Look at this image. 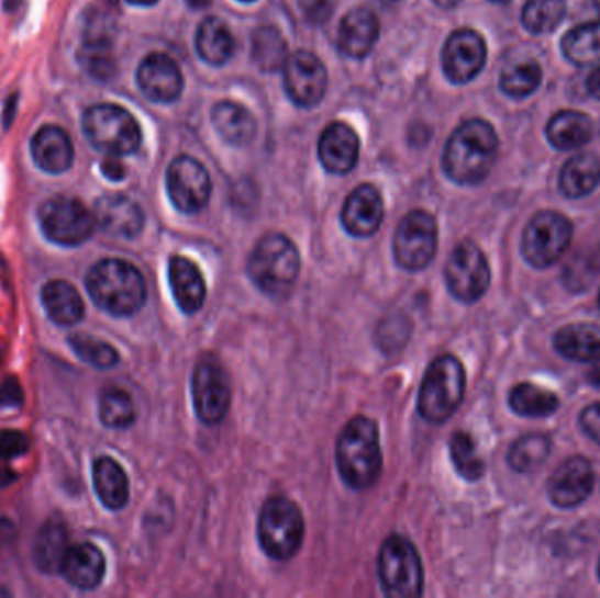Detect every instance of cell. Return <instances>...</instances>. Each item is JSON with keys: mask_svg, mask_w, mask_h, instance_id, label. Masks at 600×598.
<instances>
[{"mask_svg": "<svg viewBox=\"0 0 600 598\" xmlns=\"http://www.w3.org/2000/svg\"><path fill=\"white\" fill-rule=\"evenodd\" d=\"M549 451H552V441L543 433L520 437L509 450V467L520 474L537 471L548 460Z\"/></svg>", "mask_w": 600, "mask_h": 598, "instance_id": "obj_37", "label": "cell"}, {"mask_svg": "<svg viewBox=\"0 0 600 598\" xmlns=\"http://www.w3.org/2000/svg\"><path fill=\"white\" fill-rule=\"evenodd\" d=\"M102 172L109 180L120 181L125 176V167L118 160V157L109 155V158H105L104 162H102Z\"/></svg>", "mask_w": 600, "mask_h": 598, "instance_id": "obj_49", "label": "cell"}, {"mask_svg": "<svg viewBox=\"0 0 600 598\" xmlns=\"http://www.w3.org/2000/svg\"><path fill=\"white\" fill-rule=\"evenodd\" d=\"M597 574H599V579H600V560H599V568H597Z\"/></svg>", "mask_w": 600, "mask_h": 598, "instance_id": "obj_56", "label": "cell"}, {"mask_svg": "<svg viewBox=\"0 0 600 598\" xmlns=\"http://www.w3.org/2000/svg\"><path fill=\"white\" fill-rule=\"evenodd\" d=\"M379 35V22L369 9L358 8L343 18L337 35L341 53L349 58H364L375 48Z\"/></svg>", "mask_w": 600, "mask_h": 598, "instance_id": "obj_23", "label": "cell"}, {"mask_svg": "<svg viewBox=\"0 0 600 598\" xmlns=\"http://www.w3.org/2000/svg\"><path fill=\"white\" fill-rule=\"evenodd\" d=\"M187 4L193 9L208 8L211 4V0H187Z\"/></svg>", "mask_w": 600, "mask_h": 598, "instance_id": "obj_52", "label": "cell"}, {"mask_svg": "<svg viewBox=\"0 0 600 598\" xmlns=\"http://www.w3.org/2000/svg\"><path fill=\"white\" fill-rule=\"evenodd\" d=\"M93 485L100 503L111 511H120L129 504L131 489L129 477L120 463L109 456H100L93 463Z\"/></svg>", "mask_w": 600, "mask_h": 598, "instance_id": "obj_31", "label": "cell"}, {"mask_svg": "<svg viewBox=\"0 0 600 598\" xmlns=\"http://www.w3.org/2000/svg\"><path fill=\"white\" fill-rule=\"evenodd\" d=\"M193 407L205 425L222 424L231 409V380L216 360H200L192 377Z\"/></svg>", "mask_w": 600, "mask_h": 598, "instance_id": "obj_13", "label": "cell"}, {"mask_svg": "<svg viewBox=\"0 0 600 598\" xmlns=\"http://www.w3.org/2000/svg\"><path fill=\"white\" fill-rule=\"evenodd\" d=\"M196 46L202 60L211 66H223L234 55V35L220 18H205L197 31Z\"/></svg>", "mask_w": 600, "mask_h": 598, "instance_id": "obj_33", "label": "cell"}, {"mask_svg": "<svg viewBox=\"0 0 600 598\" xmlns=\"http://www.w3.org/2000/svg\"><path fill=\"white\" fill-rule=\"evenodd\" d=\"M62 574L79 590H93L102 583L105 574V558L102 551L93 544H79L70 548Z\"/></svg>", "mask_w": 600, "mask_h": 598, "instance_id": "obj_25", "label": "cell"}, {"mask_svg": "<svg viewBox=\"0 0 600 598\" xmlns=\"http://www.w3.org/2000/svg\"><path fill=\"white\" fill-rule=\"evenodd\" d=\"M241 2H253V0H241Z\"/></svg>", "mask_w": 600, "mask_h": 598, "instance_id": "obj_57", "label": "cell"}, {"mask_svg": "<svg viewBox=\"0 0 600 598\" xmlns=\"http://www.w3.org/2000/svg\"><path fill=\"white\" fill-rule=\"evenodd\" d=\"M287 93L300 108L320 104L326 92V70L322 60L309 52L293 53L284 67Z\"/></svg>", "mask_w": 600, "mask_h": 598, "instance_id": "obj_16", "label": "cell"}, {"mask_svg": "<svg viewBox=\"0 0 600 598\" xmlns=\"http://www.w3.org/2000/svg\"><path fill=\"white\" fill-rule=\"evenodd\" d=\"M449 453H452L453 465L464 479L478 481L479 477H484L485 462L479 456L475 441L469 433H453L452 441H449Z\"/></svg>", "mask_w": 600, "mask_h": 598, "instance_id": "obj_42", "label": "cell"}, {"mask_svg": "<svg viewBox=\"0 0 600 598\" xmlns=\"http://www.w3.org/2000/svg\"><path fill=\"white\" fill-rule=\"evenodd\" d=\"M335 460L349 488L367 489L375 485L384 469L378 425L366 416L349 419L337 439Z\"/></svg>", "mask_w": 600, "mask_h": 598, "instance_id": "obj_3", "label": "cell"}, {"mask_svg": "<svg viewBox=\"0 0 600 598\" xmlns=\"http://www.w3.org/2000/svg\"><path fill=\"white\" fill-rule=\"evenodd\" d=\"M69 533L66 524L52 520L43 524L34 544V562L41 573H62L69 553Z\"/></svg>", "mask_w": 600, "mask_h": 598, "instance_id": "obj_32", "label": "cell"}, {"mask_svg": "<svg viewBox=\"0 0 600 598\" xmlns=\"http://www.w3.org/2000/svg\"><path fill=\"white\" fill-rule=\"evenodd\" d=\"M460 0H435V4L441 5V8H453L457 5Z\"/></svg>", "mask_w": 600, "mask_h": 598, "instance_id": "obj_53", "label": "cell"}, {"mask_svg": "<svg viewBox=\"0 0 600 598\" xmlns=\"http://www.w3.org/2000/svg\"><path fill=\"white\" fill-rule=\"evenodd\" d=\"M126 2H131L134 5H153L157 4L158 0H126Z\"/></svg>", "mask_w": 600, "mask_h": 598, "instance_id": "obj_54", "label": "cell"}, {"mask_svg": "<svg viewBox=\"0 0 600 598\" xmlns=\"http://www.w3.org/2000/svg\"><path fill=\"white\" fill-rule=\"evenodd\" d=\"M299 5L309 22L320 25L334 13L335 0H299Z\"/></svg>", "mask_w": 600, "mask_h": 598, "instance_id": "obj_46", "label": "cell"}, {"mask_svg": "<svg viewBox=\"0 0 600 598\" xmlns=\"http://www.w3.org/2000/svg\"><path fill=\"white\" fill-rule=\"evenodd\" d=\"M379 582L387 597L414 598L423 591V565L413 542L390 535L378 558Z\"/></svg>", "mask_w": 600, "mask_h": 598, "instance_id": "obj_8", "label": "cell"}, {"mask_svg": "<svg viewBox=\"0 0 600 598\" xmlns=\"http://www.w3.org/2000/svg\"><path fill=\"white\" fill-rule=\"evenodd\" d=\"M573 223L557 211H541L523 230L522 255L535 269L557 263L573 240Z\"/></svg>", "mask_w": 600, "mask_h": 598, "instance_id": "obj_9", "label": "cell"}, {"mask_svg": "<svg viewBox=\"0 0 600 598\" xmlns=\"http://www.w3.org/2000/svg\"><path fill=\"white\" fill-rule=\"evenodd\" d=\"M464 394H466L464 365L457 357L443 354L426 369L418 394V410L429 424H444L460 407Z\"/></svg>", "mask_w": 600, "mask_h": 598, "instance_id": "obj_5", "label": "cell"}, {"mask_svg": "<svg viewBox=\"0 0 600 598\" xmlns=\"http://www.w3.org/2000/svg\"><path fill=\"white\" fill-rule=\"evenodd\" d=\"M93 216L97 227L109 236L134 239L143 232V210L125 195H104L99 199Z\"/></svg>", "mask_w": 600, "mask_h": 598, "instance_id": "obj_20", "label": "cell"}, {"mask_svg": "<svg viewBox=\"0 0 600 598\" xmlns=\"http://www.w3.org/2000/svg\"><path fill=\"white\" fill-rule=\"evenodd\" d=\"M543 69L535 60L516 61L500 75L502 92L513 99H525L540 88Z\"/></svg>", "mask_w": 600, "mask_h": 598, "instance_id": "obj_40", "label": "cell"}, {"mask_svg": "<svg viewBox=\"0 0 600 598\" xmlns=\"http://www.w3.org/2000/svg\"><path fill=\"white\" fill-rule=\"evenodd\" d=\"M31 151L37 167L49 174L69 171L75 160V148L69 136L55 125H46L35 134Z\"/></svg>", "mask_w": 600, "mask_h": 598, "instance_id": "obj_24", "label": "cell"}, {"mask_svg": "<svg viewBox=\"0 0 600 598\" xmlns=\"http://www.w3.org/2000/svg\"><path fill=\"white\" fill-rule=\"evenodd\" d=\"M41 297L49 318L60 327H73L84 318V298L67 281L53 280L44 284Z\"/></svg>", "mask_w": 600, "mask_h": 598, "instance_id": "obj_27", "label": "cell"}, {"mask_svg": "<svg viewBox=\"0 0 600 598\" xmlns=\"http://www.w3.org/2000/svg\"><path fill=\"white\" fill-rule=\"evenodd\" d=\"M546 137L560 151L578 149L593 137V122L581 111H560L546 125Z\"/></svg>", "mask_w": 600, "mask_h": 598, "instance_id": "obj_28", "label": "cell"}, {"mask_svg": "<svg viewBox=\"0 0 600 598\" xmlns=\"http://www.w3.org/2000/svg\"><path fill=\"white\" fill-rule=\"evenodd\" d=\"M566 13V0H526L522 23L531 34H552L564 22Z\"/></svg>", "mask_w": 600, "mask_h": 598, "instance_id": "obj_38", "label": "cell"}, {"mask_svg": "<svg viewBox=\"0 0 600 598\" xmlns=\"http://www.w3.org/2000/svg\"><path fill=\"white\" fill-rule=\"evenodd\" d=\"M84 131L92 146L113 157L134 154L141 146L140 123L120 105H92L84 114Z\"/></svg>", "mask_w": 600, "mask_h": 598, "instance_id": "obj_7", "label": "cell"}, {"mask_svg": "<svg viewBox=\"0 0 600 598\" xmlns=\"http://www.w3.org/2000/svg\"><path fill=\"white\" fill-rule=\"evenodd\" d=\"M252 57L264 72L284 70L288 60L287 41L275 26H260L253 32Z\"/></svg>", "mask_w": 600, "mask_h": 598, "instance_id": "obj_35", "label": "cell"}, {"mask_svg": "<svg viewBox=\"0 0 600 598\" xmlns=\"http://www.w3.org/2000/svg\"><path fill=\"white\" fill-rule=\"evenodd\" d=\"M596 483L592 463L584 456H570L562 462L548 481V495L560 509H573L590 497Z\"/></svg>", "mask_w": 600, "mask_h": 598, "instance_id": "obj_17", "label": "cell"}, {"mask_svg": "<svg viewBox=\"0 0 600 598\" xmlns=\"http://www.w3.org/2000/svg\"><path fill=\"white\" fill-rule=\"evenodd\" d=\"M141 92L153 102H173L184 92V75L169 55L152 53L137 69Z\"/></svg>", "mask_w": 600, "mask_h": 598, "instance_id": "obj_18", "label": "cell"}, {"mask_svg": "<svg viewBox=\"0 0 600 598\" xmlns=\"http://www.w3.org/2000/svg\"><path fill=\"white\" fill-rule=\"evenodd\" d=\"M116 11V0H96L85 16V44L113 46Z\"/></svg>", "mask_w": 600, "mask_h": 598, "instance_id": "obj_39", "label": "cell"}, {"mask_svg": "<svg viewBox=\"0 0 600 598\" xmlns=\"http://www.w3.org/2000/svg\"><path fill=\"white\" fill-rule=\"evenodd\" d=\"M437 251V223L426 211L405 214L393 237V257L404 271L418 272L432 262Z\"/></svg>", "mask_w": 600, "mask_h": 598, "instance_id": "obj_12", "label": "cell"}, {"mask_svg": "<svg viewBox=\"0 0 600 598\" xmlns=\"http://www.w3.org/2000/svg\"><path fill=\"white\" fill-rule=\"evenodd\" d=\"M579 425L584 428V432L587 433L592 441L600 444V402H596L592 406H588L587 409L579 416Z\"/></svg>", "mask_w": 600, "mask_h": 598, "instance_id": "obj_47", "label": "cell"}, {"mask_svg": "<svg viewBox=\"0 0 600 598\" xmlns=\"http://www.w3.org/2000/svg\"><path fill=\"white\" fill-rule=\"evenodd\" d=\"M553 345L564 359L584 363L600 362V327L597 325H567L555 334Z\"/></svg>", "mask_w": 600, "mask_h": 598, "instance_id": "obj_26", "label": "cell"}, {"mask_svg": "<svg viewBox=\"0 0 600 598\" xmlns=\"http://www.w3.org/2000/svg\"><path fill=\"white\" fill-rule=\"evenodd\" d=\"M81 64L97 79H109L114 75V60L111 46L102 44H84L81 49Z\"/></svg>", "mask_w": 600, "mask_h": 598, "instance_id": "obj_44", "label": "cell"}, {"mask_svg": "<svg viewBox=\"0 0 600 598\" xmlns=\"http://www.w3.org/2000/svg\"><path fill=\"white\" fill-rule=\"evenodd\" d=\"M499 151V137L485 120H467L453 132L444 148L443 169L449 180L475 187L487 180Z\"/></svg>", "mask_w": 600, "mask_h": 598, "instance_id": "obj_1", "label": "cell"}, {"mask_svg": "<svg viewBox=\"0 0 600 598\" xmlns=\"http://www.w3.org/2000/svg\"><path fill=\"white\" fill-rule=\"evenodd\" d=\"M169 281L176 304L185 315H196L202 309L205 302V281L199 267L188 258H170Z\"/></svg>", "mask_w": 600, "mask_h": 598, "instance_id": "obj_22", "label": "cell"}, {"mask_svg": "<svg viewBox=\"0 0 600 598\" xmlns=\"http://www.w3.org/2000/svg\"><path fill=\"white\" fill-rule=\"evenodd\" d=\"M258 541L270 558L290 560L304 541V516L290 498L270 497L258 516Z\"/></svg>", "mask_w": 600, "mask_h": 598, "instance_id": "obj_6", "label": "cell"}, {"mask_svg": "<svg viewBox=\"0 0 600 598\" xmlns=\"http://www.w3.org/2000/svg\"><path fill=\"white\" fill-rule=\"evenodd\" d=\"M588 381H590V385H593L596 388L600 390V368L588 372Z\"/></svg>", "mask_w": 600, "mask_h": 598, "instance_id": "obj_51", "label": "cell"}, {"mask_svg": "<svg viewBox=\"0 0 600 598\" xmlns=\"http://www.w3.org/2000/svg\"><path fill=\"white\" fill-rule=\"evenodd\" d=\"M246 271L253 284L267 297L285 298L299 278V251L284 234H267L249 255Z\"/></svg>", "mask_w": 600, "mask_h": 598, "instance_id": "obj_4", "label": "cell"}, {"mask_svg": "<svg viewBox=\"0 0 600 598\" xmlns=\"http://www.w3.org/2000/svg\"><path fill=\"white\" fill-rule=\"evenodd\" d=\"M99 415L100 421L108 428H129L135 421L134 400L125 390L105 388L100 394Z\"/></svg>", "mask_w": 600, "mask_h": 598, "instance_id": "obj_41", "label": "cell"}, {"mask_svg": "<svg viewBox=\"0 0 600 598\" xmlns=\"http://www.w3.org/2000/svg\"><path fill=\"white\" fill-rule=\"evenodd\" d=\"M509 406L516 415L525 418H546L557 413L560 400L549 390L540 388L532 383H520L509 394Z\"/></svg>", "mask_w": 600, "mask_h": 598, "instance_id": "obj_36", "label": "cell"}, {"mask_svg": "<svg viewBox=\"0 0 600 598\" xmlns=\"http://www.w3.org/2000/svg\"><path fill=\"white\" fill-rule=\"evenodd\" d=\"M384 199L373 184H362L349 193L341 211V222L349 236H375L384 222Z\"/></svg>", "mask_w": 600, "mask_h": 598, "instance_id": "obj_19", "label": "cell"}, {"mask_svg": "<svg viewBox=\"0 0 600 598\" xmlns=\"http://www.w3.org/2000/svg\"><path fill=\"white\" fill-rule=\"evenodd\" d=\"M87 290L100 309L118 318L135 315L148 297L140 269L118 258L100 260L88 271Z\"/></svg>", "mask_w": 600, "mask_h": 598, "instance_id": "obj_2", "label": "cell"}, {"mask_svg": "<svg viewBox=\"0 0 600 598\" xmlns=\"http://www.w3.org/2000/svg\"><path fill=\"white\" fill-rule=\"evenodd\" d=\"M40 223L44 236L66 248L87 242L97 227L96 216L84 202L64 195L48 199L41 205Z\"/></svg>", "mask_w": 600, "mask_h": 598, "instance_id": "obj_10", "label": "cell"}, {"mask_svg": "<svg viewBox=\"0 0 600 598\" xmlns=\"http://www.w3.org/2000/svg\"><path fill=\"white\" fill-rule=\"evenodd\" d=\"M600 183V160L596 155L581 154L569 158L558 176V189L567 199H584Z\"/></svg>", "mask_w": 600, "mask_h": 598, "instance_id": "obj_29", "label": "cell"}, {"mask_svg": "<svg viewBox=\"0 0 600 598\" xmlns=\"http://www.w3.org/2000/svg\"><path fill=\"white\" fill-rule=\"evenodd\" d=\"M444 280L458 302L475 304L490 289L492 272L484 251L473 240H464L453 249L444 267Z\"/></svg>", "mask_w": 600, "mask_h": 598, "instance_id": "obj_11", "label": "cell"}, {"mask_svg": "<svg viewBox=\"0 0 600 598\" xmlns=\"http://www.w3.org/2000/svg\"><path fill=\"white\" fill-rule=\"evenodd\" d=\"M29 451V437L18 430H4L0 433V459L11 460Z\"/></svg>", "mask_w": 600, "mask_h": 598, "instance_id": "obj_45", "label": "cell"}, {"mask_svg": "<svg viewBox=\"0 0 600 598\" xmlns=\"http://www.w3.org/2000/svg\"><path fill=\"white\" fill-rule=\"evenodd\" d=\"M599 306H600V292H599Z\"/></svg>", "mask_w": 600, "mask_h": 598, "instance_id": "obj_58", "label": "cell"}, {"mask_svg": "<svg viewBox=\"0 0 600 598\" xmlns=\"http://www.w3.org/2000/svg\"><path fill=\"white\" fill-rule=\"evenodd\" d=\"M213 123L218 134L232 146H246L257 136V122L243 105L235 102H218L213 110Z\"/></svg>", "mask_w": 600, "mask_h": 598, "instance_id": "obj_30", "label": "cell"}, {"mask_svg": "<svg viewBox=\"0 0 600 598\" xmlns=\"http://www.w3.org/2000/svg\"><path fill=\"white\" fill-rule=\"evenodd\" d=\"M487 64V44L470 29L453 32L443 49V70L455 84H466L481 72Z\"/></svg>", "mask_w": 600, "mask_h": 598, "instance_id": "obj_15", "label": "cell"}, {"mask_svg": "<svg viewBox=\"0 0 600 598\" xmlns=\"http://www.w3.org/2000/svg\"><path fill=\"white\" fill-rule=\"evenodd\" d=\"M69 346L79 359L96 369H113L120 362V354L113 346L92 336H70Z\"/></svg>", "mask_w": 600, "mask_h": 598, "instance_id": "obj_43", "label": "cell"}, {"mask_svg": "<svg viewBox=\"0 0 600 598\" xmlns=\"http://www.w3.org/2000/svg\"><path fill=\"white\" fill-rule=\"evenodd\" d=\"M587 88L588 93L593 99H597V101H600V67H597L592 75H590V78L587 79Z\"/></svg>", "mask_w": 600, "mask_h": 598, "instance_id": "obj_50", "label": "cell"}, {"mask_svg": "<svg viewBox=\"0 0 600 598\" xmlns=\"http://www.w3.org/2000/svg\"><path fill=\"white\" fill-rule=\"evenodd\" d=\"M358 151V136L346 123H331L318 143L320 162L332 174H348L357 166Z\"/></svg>", "mask_w": 600, "mask_h": 598, "instance_id": "obj_21", "label": "cell"}, {"mask_svg": "<svg viewBox=\"0 0 600 598\" xmlns=\"http://www.w3.org/2000/svg\"><path fill=\"white\" fill-rule=\"evenodd\" d=\"M23 392L16 377H8L0 385V407L22 406Z\"/></svg>", "mask_w": 600, "mask_h": 598, "instance_id": "obj_48", "label": "cell"}, {"mask_svg": "<svg viewBox=\"0 0 600 598\" xmlns=\"http://www.w3.org/2000/svg\"><path fill=\"white\" fill-rule=\"evenodd\" d=\"M564 57L578 67L593 66L600 61V22H584L570 29L562 40Z\"/></svg>", "mask_w": 600, "mask_h": 598, "instance_id": "obj_34", "label": "cell"}, {"mask_svg": "<svg viewBox=\"0 0 600 598\" xmlns=\"http://www.w3.org/2000/svg\"><path fill=\"white\" fill-rule=\"evenodd\" d=\"M493 4H508L509 0H490Z\"/></svg>", "mask_w": 600, "mask_h": 598, "instance_id": "obj_55", "label": "cell"}, {"mask_svg": "<svg viewBox=\"0 0 600 598\" xmlns=\"http://www.w3.org/2000/svg\"><path fill=\"white\" fill-rule=\"evenodd\" d=\"M167 192L176 210L199 213L211 198V180L202 163L192 157H178L167 171Z\"/></svg>", "mask_w": 600, "mask_h": 598, "instance_id": "obj_14", "label": "cell"}]
</instances>
